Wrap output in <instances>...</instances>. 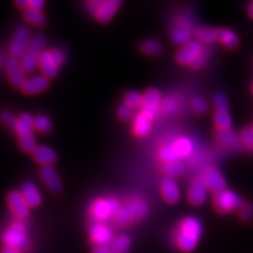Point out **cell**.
<instances>
[{"label":"cell","mask_w":253,"mask_h":253,"mask_svg":"<svg viewBox=\"0 0 253 253\" xmlns=\"http://www.w3.org/2000/svg\"><path fill=\"white\" fill-rule=\"evenodd\" d=\"M45 42V37L42 34L35 35L31 39L28 50L20 60L21 66L26 73L34 72V70L38 66L39 57H41V55L44 51Z\"/></svg>","instance_id":"3957f363"},{"label":"cell","mask_w":253,"mask_h":253,"mask_svg":"<svg viewBox=\"0 0 253 253\" xmlns=\"http://www.w3.org/2000/svg\"><path fill=\"white\" fill-rule=\"evenodd\" d=\"M131 241L126 235H120L112 239L109 244L110 248L116 253H125L130 247Z\"/></svg>","instance_id":"f546056e"},{"label":"cell","mask_w":253,"mask_h":253,"mask_svg":"<svg viewBox=\"0 0 253 253\" xmlns=\"http://www.w3.org/2000/svg\"><path fill=\"white\" fill-rule=\"evenodd\" d=\"M31 39V32L27 27L20 26L16 29L10 43V53L12 57L17 59L22 58L28 50Z\"/></svg>","instance_id":"52a82bcc"},{"label":"cell","mask_w":253,"mask_h":253,"mask_svg":"<svg viewBox=\"0 0 253 253\" xmlns=\"http://www.w3.org/2000/svg\"><path fill=\"white\" fill-rule=\"evenodd\" d=\"M32 157L33 160L42 165V167H49V166H53L55 163L57 162V153L54 151V150L50 147L41 145L37 146L34 151L32 152Z\"/></svg>","instance_id":"d6986e66"},{"label":"cell","mask_w":253,"mask_h":253,"mask_svg":"<svg viewBox=\"0 0 253 253\" xmlns=\"http://www.w3.org/2000/svg\"><path fill=\"white\" fill-rule=\"evenodd\" d=\"M214 124L219 131L230 130L232 120L228 110H216L214 114Z\"/></svg>","instance_id":"4316f807"},{"label":"cell","mask_w":253,"mask_h":253,"mask_svg":"<svg viewBox=\"0 0 253 253\" xmlns=\"http://www.w3.org/2000/svg\"><path fill=\"white\" fill-rule=\"evenodd\" d=\"M195 35L197 38V42H200L210 43L213 42H216V35H215L214 29L202 28V29L196 31Z\"/></svg>","instance_id":"e575fe53"},{"label":"cell","mask_w":253,"mask_h":253,"mask_svg":"<svg viewBox=\"0 0 253 253\" xmlns=\"http://www.w3.org/2000/svg\"><path fill=\"white\" fill-rule=\"evenodd\" d=\"M191 37H192L191 32L185 28L177 27L174 30H172V32H171L172 42L178 45L184 46V45L188 44L189 42H191Z\"/></svg>","instance_id":"d4e9b609"},{"label":"cell","mask_w":253,"mask_h":253,"mask_svg":"<svg viewBox=\"0 0 253 253\" xmlns=\"http://www.w3.org/2000/svg\"><path fill=\"white\" fill-rule=\"evenodd\" d=\"M240 217L244 221H249L253 218V205L252 204H246L242 207L240 210Z\"/></svg>","instance_id":"b9f144b4"},{"label":"cell","mask_w":253,"mask_h":253,"mask_svg":"<svg viewBox=\"0 0 253 253\" xmlns=\"http://www.w3.org/2000/svg\"><path fill=\"white\" fill-rule=\"evenodd\" d=\"M207 59H208V54L204 52L199 58L194 60V62L190 67H191L192 69H200L205 65L206 61H207Z\"/></svg>","instance_id":"bcb514c9"},{"label":"cell","mask_w":253,"mask_h":253,"mask_svg":"<svg viewBox=\"0 0 253 253\" xmlns=\"http://www.w3.org/2000/svg\"><path fill=\"white\" fill-rule=\"evenodd\" d=\"M124 101L131 109H138L142 106V95L136 91H128L125 94Z\"/></svg>","instance_id":"836d02e7"},{"label":"cell","mask_w":253,"mask_h":253,"mask_svg":"<svg viewBox=\"0 0 253 253\" xmlns=\"http://www.w3.org/2000/svg\"><path fill=\"white\" fill-rule=\"evenodd\" d=\"M102 0H90V1H86L85 5H86V10L90 12V14L95 15V13L97 12L98 7L101 5Z\"/></svg>","instance_id":"f6af8a7d"},{"label":"cell","mask_w":253,"mask_h":253,"mask_svg":"<svg viewBox=\"0 0 253 253\" xmlns=\"http://www.w3.org/2000/svg\"><path fill=\"white\" fill-rule=\"evenodd\" d=\"M5 70H6V75L9 78L10 83L20 88L27 81L26 78V72L23 70L21 62L19 59L11 57L6 60L5 63Z\"/></svg>","instance_id":"8fae6325"},{"label":"cell","mask_w":253,"mask_h":253,"mask_svg":"<svg viewBox=\"0 0 253 253\" xmlns=\"http://www.w3.org/2000/svg\"><path fill=\"white\" fill-rule=\"evenodd\" d=\"M176 108H177L176 100L173 98H167L164 102H162L161 110L166 114H170L174 112V111L176 110Z\"/></svg>","instance_id":"7bdbcfd3"},{"label":"cell","mask_w":253,"mask_h":253,"mask_svg":"<svg viewBox=\"0 0 253 253\" xmlns=\"http://www.w3.org/2000/svg\"><path fill=\"white\" fill-rule=\"evenodd\" d=\"M217 139L221 145L227 146V147H231V148L236 147L240 142V138L237 137L236 134L231 130L218 131Z\"/></svg>","instance_id":"f1b7e54d"},{"label":"cell","mask_w":253,"mask_h":253,"mask_svg":"<svg viewBox=\"0 0 253 253\" xmlns=\"http://www.w3.org/2000/svg\"><path fill=\"white\" fill-rule=\"evenodd\" d=\"M92 253H116V252H114L112 249L107 246H97L93 250Z\"/></svg>","instance_id":"c3c4849f"},{"label":"cell","mask_w":253,"mask_h":253,"mask_svg":"<svg viewBox=\"0 0 253 253\" xmlns=\"http://www.w3.org/2000/svg\"><path fill=\"white\" fill-rule=\"evenodd\" d=\"M201 178L203 179L208 190L214 193L223 191L226 188V180L225 177L223 176V174L213 167L206 168L202 173Z\"/></svg>","instance_id":"30bf717a"},{"label":"cell","mask_w":253,"mask_h":253,"mask_svg":"<svg viewBox=\"0 0 253 253\" xmlns=\"http://www.w3.org/2000/svg\"><path fill=\"white\" fill-rule=\"evenodd\" d=\"M252 91H253V86H252Z\"/></svg>","instance_id":"f5cc1de1"},{"label":"cell","mask_w":253,"mask_h":253,"mask_svg":"<svg viewBox=\"0 0 253 253\" xmlns=\"http://www.w3.org/2000/svg\"><path fill=\"white\" fill-rule=\"evenodd\" d=\"M161 190L164 200L169 204H176L180 199L178 184L173 177L166 176L161 183Z\"/></svg>","instance_id":"ac0fdd59"},{"label":"cell","mask_w":253,"mask_h":253,"mask_svg":"<svg viewBox=\"0 0 253 253\" xmlns=\"http://www.w3.org/2000/svg\"><path fill=\"white\" fill-rule=\"evenodd\" d=\"M214 207L219 213H230L235 210H241L244 206V203L241 197L230 190H223L218 193H215Z\"/></svg>","instance_id":"8992f818"},{"label":"cell","mask_w":253,"mask_h":253,"mask_svg":"<svg viewBox=\"0 0 253 253\" xmlns=\"http://www.w3.org/2000/svg\"><path fill=\"white\" fill-rule=\"evenodd\" d=\"M122 5L121 0H105L95 13V18L99 22L107 23L114 17L120 6Z\"/></svg>","instance_id":"ffe728a7"},{"label":"cell","mask_w":253,"mask_h":253,"mask_svg":"<svg viewBox=\"0 0 253 253\" xmlns=\"http://www.w3.org/2000/svg\"><path fill=\"white\" fill-rule=\"evenodd\" d=\"M117 115L121 121H129L133 116V109H131L129 106L126 104L121 105L117 109Z\"/></svg>","instance_id":"60d3db41"},{"label":"cell","mask_w":253,"mask_h":253,"mask_svg":"<svg viewBox=\"0 0 253 253\" xmlns=\"http://www.w3.org/2000/svg\"><path fill=\"white\" fill-rule=\"evenodd\" d=\"M204 53L203 45L200 42H191L184 45L176 54V61L179 65L191 66Z\"/></svg>","instance_id":"9c48e42d"},{"label":"cell","mask_w":253,"mask_h":253,"mask_svg":"<svg viewBox=\"0 0 253 253\" xmlns=\"http://www.w3.org/2000/svg\"><path fill=\"white\" fill-rule=\"evenodd\" d=\"M152 124L153 117L140 111L133 116V133L138 137H145L151 132Z\"/></svg>","instance_id":"2e32d148"},{"label":"cell","mask_w":253,"mask_h":253,"mask_svg":"<svg viewBox=\"0 0 253 253\" xmlns=\"http://www.w3.org/2000/svg\"><path fill=\"white\" fill-rule=\"evenodd\" d=\"M121 208L120 201H117L114 197L108 200L98 199L91 205L90 215L94 220L104 221L112 215H115Z\"/></svg>","instance_id":"5b68a950"},{"label":"cell","mask_w":253,"mask_h":253,"mask_svg":"<svg viewBox=\"0 0 253 253\" xmlns=\"http://www.w3.org/2000/svg\"><path fill=\"white\" fill-rule=\"evenodd\" d=\"M160 158L165 163H172V162H179L180 157L175 152L172 146H164L160 151Z\"/></svg>","instance_id":"8d00e7d4"},{"label":"cell","mask_w":253,"mask_h":253,"mask_svg":"<svg viewBox=\"0 0 253 253\" xmlns=\"http://www.w3.org/2000/svg\"><path fill=\"white\" fill-rule=\"evenodd\" d=\"M162 107L161 93L156 89H149L142 95L141 111L153 118L160 113Z\"/></svg>","instance_id":"7c38bea8"},{"label":"cell","mask_w":253,"mask_h":253,"mask_svg":"<svg viewBox=\"0 0 253 253\" xmlns=\"http://www.w3.org/2000/svg\"><path fill=\"white\" fill-rule=\"evenodd\" d=\"M172 147L174 150H175V152L177 153V155L180 158L191 154L192 150H193L192 141L186 137H179V138L174 140Z\"/></svg>","instance_id":"484cf974"},{"label":"cell","mask_w":253,"mask_h":253,"mask_svg":"<svg viewBox=\"0 0 253 253\" xmlns=\"http://www.w3.org/2000/svg\"><path fill=\"white\" fill-rule=\"evenodd\" d=\"M216 42L223 43L228 49H235L239 45V38L234 34V32L228 29H215Z\"/></svg>","instance_id":"cb8c5ba5"},{"label":"cell","mask_w":253,"mask_h":253,"mask_svg":"<svg viewBox=\"0 0 253 253\" xmlns=\"http://www.w3.org/2000/svg\"><path fill=\"white\" fill-rule=\"evenodd\" d=\"M34 128L41 133H49L52 130V122L45 115H38L34 118Z\"/></svg>","instance_id":"d590c367"},{"label":"cell","mask_w":253,"mask_h":253,"mask_svg":"<svg viewBox=\"0 0 253 253\" xmlns=\"http://www.w3.org/2000/svg\"><path fill=\"white\" fill-rule=\"evenodd\" d=\"M23 17L25 19L31 23L33 26L37 27H42L45 23V16L41 10H35V9H31V7H28L27 10L23 12Z\"/></svg>","instance_id":"83f0119b"},{"label":"cell","mask_w":253,"mask_h":253,"mask_svg":"<svg viewBox=\"0 0 253 253\" xmlns=\"http://www.w3.org/2000/svg\"><path fill=\"white\" fill-rule=\"evenodd\" d=\"M2 253H19V249L15 248V247H9L5 246L2 250Z\"/></svg>","instance_id":"f907efd6"},{"label":"cell","mask_w":253,"mask_h":253,"mask_svg":"<svg viewBox=\"0 0 253 253\" xmlns=\"http://www.w3.org/2000/svg\"><path fill=\"white\" fill-rule=\"evenodd\" d=\"M90 237L97 246H107L112 241V231L106 225L96 223L90 229Z\"/></svg>","instance_id":"44dd1931"},{"label":"cell","mask_w":253,"mask_h":253,"mask_svg":"<svg viewBox=\"0 0 253 253\" xmlns=\"http://www.w3.org/2000/svg\"><path fill=\"white\" fill-rule=\"evenodd\" d=\"M6 200L7 205H9V207L12 210V213L16 218L21 220L28 217L30 213V207L28 206L26 200L23 199L20 191L12 190V191L7 194Z\"/></svg>","instance_id":"ba28073f"},{"label":"cell","mask_w":253,"mask_h":253,"mask_svg":"<svg viewBox=\"0 0 253 253\" xmlns=\"http://www.w3.org/2000/svg\"><path fill=\"white\" fill-rule=\"evenodd\" d=\"M241 140L248 149L253 150V129L246 128L243 130L241 134Z\"/></svg>","instance_id":"ab89813d"},{"label":"cell","mask_w":253,"mask_h":253,"mask_svg":"<svg viewBox=\"0 0 253 253\" xmlns=\"http://www.w3.org/2000/svg\"><path fill=\"white\" fill-rule=\"evenodd\" d=\"M149 212V205L147 202L139 197L130 200L124 207H122L114 215L115 221L118 225H131L147 215Z\"/></svg>","instance_id":"7a4b0ae2"},{"label":"cell","mask_w":253,"mask_h":253,"mask_svg":"<svg viewBox=\"0 0 253 253\" xmlns=\"http://www.w3.org/2000/svg\"><path fill=\"white\" fill-rule=\"evenodd\" d=\"M185 166L180 162H172V163H165L163 165V171L167 174V176L175 177L179 176L185 172Z\"/></svg>","instance_id":"4dcf8cb0"},{"label":"cell","mask_w":253,"mask_h":253,"mask_svg":"<svg viewBox=\"0 0 253 253\" xmlns=\"http://www.w3.org/2000/svg\"><path fill=\"white\" fill-rule=\"evenodd\" d=\"M203 233L201 221L196 217H187L178 226L175 240L178 248L184 252L193 251L199 244Z\"/></svg>","instance_id":"6da1fadb"},{"label":"cell","mask_w":253,"mask_h":253,"mask_svg":"<svg viewBox=\"0 0 253 253\" xmlns=\"http://www.w3.org/2000/svg\"><path fill=\"white\" fill-rule=\"evenodd\" d=\"M38 67L42 70L43 76L46 78L56 77L59 71V65L55 59L52 50L43 51L38 60Z\"/></svg>","instance_id":"5bb4252c"},{"label":"cell","mask_w":253,"mask_h":253,"mask_svg":"<svg viewBox=\"0 0 253 253\" xmlns=\"http://www.w3.org/2000/svg\"><path fill=\"white\" fill-rule=\"evenodd\" d=\"M141 52L149 56H157L163 52L162 44L156 41H147L140 45Z\"/></svg>","instance_id":"1f68e13d"},{"label":"cell","mask_w":253,"mask_h":253,"mask_svg":"<svg viewBox=\"0 0 253 253\" xmlns=\"http://www.w3.org/2000/svg\"><path fill=\"white\" fill-rule=\"evenodd\" d=\"M28 4H29V7H31V9L42 11V9L44 5V1H43V0H30V1H28Z\"/></svg>","instance_id":"7dc6e473"},{"label":"cell","mask_w":253,"mask_h":253,"mask_svg":"<svg viewBox=\"0 0 253 253\" xmlns=\"http://www.w3.org/2000/svg\"><path fill=\"white\" fill-rule=\"evenodd\" d=\"M214 106L216 110H227L228 100L223 94H217L214 97Z\"/></svg>","instance_id":"ee69618b"},{"label":"cell","mask_w":253,"mask_h":253,"mask_svg":"<svg viewBox=\"0 0 253 253\" xmlns=\"http://www.w3.org/2000/svg\"><path fill=\"white\" fill-rule=\"evenodd\" d=\"M191 106L194 112L197 114H205L208 111V104L205 98L202 96H194L191 100Z\"/></svg>","instance_id":"74e56055"},{"label":"cell","mask_w":253,"mask_h":253,"mask_svg":"<svg viewBox=\"0 0 253 253\" xmlns=\"http://www.w3.org/2000/svg\"><path fill=\"white\" fill-rule=\"evenodd\" d=\"M34 118L28 113H22L17 117V123L14 132H16L20 136L27 135V134L33 133L34 130Z\"/></svg>","instance_id":"603a6c76"},{"label":"cell","mask_w":253,"mask_h":253,"mask_svg":"<svg viewBox=\"0 0 253 253\" xmlns=\"http://www.w3.org/2000/svg\"><path fill=\"white\" fill-rule=\"evenodd\" d=\"M21 194L30 208H36L42 204V197L37 186L31 180H27L21 186Z\"/></svg>","instance_id":"7402d4cb"},{"label":"cell","mask_w":253,"mask_h":253,"mask_svg":"<svg viewBox=\"0 0 253 253\" xmlns=\"http://www.w3.org/2000/svg\"><path fill=\"white\" fill-rule=\"evenodd\" d=\"M41 177L45 187L55 194H59L62 191V181L58 175L57 171L53 168V166L42 167L41 169Z\"/></svg>","instance_id":"9a60e30c"},{"label":"cell","mask_w":253,"mask_h":253,"mask_svg":"<svg viewBox=\"0 0 253 253\" xmlns=\"http://www.w3.org/2000/svg\"><path fill=\"white\" fill-rule=\"evenodd\" d=\"M1 240L5 246L23 249L29 246L30 240L27 235L26 226L20 220L15 221L2 233Z\"/></svg>","instance_id":"277c9868"},{"label":"cell","mask_w":253,"mask_h":253,"mask_svg":"<svg viewBox=\"0 0 253 253\" xmlns=\"http://www.w3.org/2000/svg\"><path fill=\"white\" fill-rule=\"evenodd\" d=\"M249 15L253 18V2L249 6Z\"/></svg>","instance_id":"816d5d0a"},{"label":"cell","mask_w":253,"mask_h":253,"mask_svg":"<svg viewBox=\"0 0 253 253\" xmlns=\"http://www.w3.org/2000/svg\"><path fill=\"white\" fill-rule=\"evenodd\" d=\"M208 196V188L201 177L195 178L191 185H190L188 191V201L193 206H201L206 201Z\"/></svg>","instance_id":"4fadbf2b"},{"label":"cell","mask_w":253,"mask_h":253,"mask_svg":"<svg viewBox=\"0 0 253 253\" xmlns=\"http://www.w3.org/2000/svg\"><path fill=\"white\" fill-rule=\"evenodd\" d=\"M49 86V78L43 75H36L27 79L21 86V91L28 95H35L44 92Z\"/></svg>","instance_id":"e0dca14e"},{"label":"cell","mask_w":253,"mask_h":253,"mask_svg":"<svg viewBox=\"0 0 253 253\" xmlns=\"http://www.w3.org/2000/svg\"><path fill=\"white\" fill-rule=\"evenodd\" d=\"M0 120H1L2 124L11 130H15L16 123H17V117H16L10 111H3V112L0 114Z\"/></svg>","instance_id":"f35d334b"},{"label":"cell","mask_w":253,"mask_h":253,"mask_svg":"<svg viewBox=\"0 0 253 253\" xmlns=\"http://www.w3.org/2000/svg\"><path fill=\"white\" fill-rule=\"evenodd\" d=\"M15 4L17 5L19 9H21V10H27L29 7L28 1H26V0H17V1L15 2Z\"/></svg>","instance_id":"681fc988"},{"label":"cell","mask_w":253,"mask_h":253,"mask_svg":"<svg viewBox=\"0 0 253 253\" xmlns=\"http://www.w3.org/2000/svg\"><path fill=\"white\" fill-rule=\"evenodd\" d=\"M19 147L23 152H33L34 149L37 147L36 144V137L34 133L27 134V135H23L19 137Z\"/></svg>","instance_id":"d6a6232c"}]
</instances>
